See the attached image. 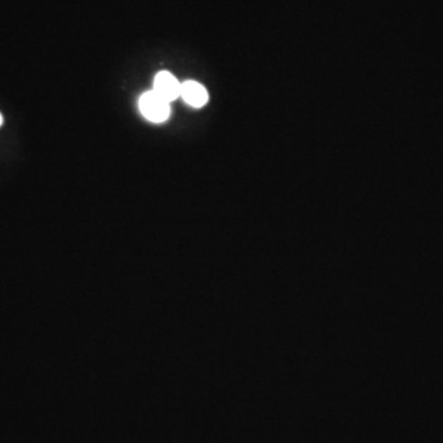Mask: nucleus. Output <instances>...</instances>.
Returning a JSON list of instances; mask_svg holds the SVG:
<instances>
[{"instance_id":"2","label":"nucleus","mask_w":443,"mask_h":443,"mask_svg":"<svg viewBox=\"0 0 443 443\" xmlns=\"http://www.w3.org/2000/svg\"><path fill=\"white\" fill-rule=\"evenodd\" d=\"M153 92L171 104L180 98L181 83L174 74L168 70H161L154 78Z\"/></svg>"},{"instance_id":"4","label":"nucleus","mask_w":443,"mask_h":443,"mask_svg":"<svg viewBox=\"0 0 443 443\" xmlns=\"http://www.w3.org/2000/svg\"><path fill=\"white\" fill-rule=\"evenodd\" d=\"M3 121H4V120H3V115H1V113H0V126H1V125H3Z\"/></svg>"},{"instance_id":"3","label":"nucleus","mask_w":443,"mask_h":443,"mask_svg":"<svg viewBox=\"0 0 443 443\" xmlns=\"http://www.w3.org/2000/svg\"><path fill=\"white\" fill-rule=\"evenodd\" d=\"M180 98L191 108H201L208 103V92L202 84L195 80H187L181 83Z\"/></svg>"},{"instance_id":"1","label":"nucleus","mask_w":443,"mask_h":443,"mask_svg":"<svg viewBox=\"0 0 443 443\" xmlns=\"http://www.w3.org/2000/svg\"><path fill=\"white\" fill-rule=\"evenodd\" d=\"M138 108L143 117L151 123H163L170 117V103L161 98L153 90L142 94L138 100Z\"/></svg>"}]
</instances>
